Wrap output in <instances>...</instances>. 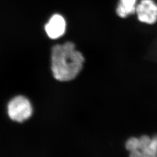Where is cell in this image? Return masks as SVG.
I'll use <instances>...</instances> for the list:
<instances>
[{
  "label": "cell",
  "instance_id": "3",
  "mask_svg": "<svg viewBox=\"0 0 157 157\" xmlns=\"http://www.w3.org/2000/svg\"><path fill=\"white\" fill-rule=\"evenodd\" d=\"M139 138V148L129 152V157H157V135L152 137L143 135Z\"/></svg>",
  "mask_w": 157,
  "mask_h": 157
},
{
  "label": "cell",
  "instance_id": "6",
  "mask_svg": "<svg viewBox=\"0 0 157 157\" xmlns=\"http://www.w3.org/2000/svg\"><path fill=\"white\" fill-rule=\"evenodd\" d=\"M137 0H119L116 9L117 14L121 18H125L136 13Z\"/></svg>",
  "mask_w": 157,
  "mask_h": 157
},
{
  "label": "cell",
  "instance_id": "1",
  "mask_svg": "<svg viewBox=\"0 0 157 157\" xmlns=\"http://www.w3.org/2000/svg\"><path fill=\"white\" fill-rule=\"evenodd\" d=\"M84 62L83 54L72 42L54 46L51 52V70L54 77L61 82L76 78L81 72Z\"/></svg>",
  "mask_w": 157,
  "mask_h": 157
},
{
  "label": "cell",
  "instance_id": "5",
  "mask_svg": "<svg viewBox=\"0 0 157 157\" xmlns=\"http://www.w3.org/2000/svg\"><path fill=\"white\" fill-rule=\"evenodd\" d=\"M67 23L63 17L59 14L54 15L45 26L48 36L52 39L59 38L65 33Z\"/></svg>",
  "mask_w": 157,
  "mask_h": 157
},
{
  "label": "cell",
  "instance_id": "2",
  "mask_svg": "<svg viewBox=\"0 0 157 157\" xmlns=\"http://www.w3.org/2000/svg\"><path fill=\"white\" fill-rule=\"evenodd\" d=\"M7 110L10 118L17 122H23L28 120L33 112L30 102L22 95L12 98L8 104Z\"/></svg>",
  "mask_w": 157,
  "mask_h": 157
},
{
  "label": "cell",
  "instance_id": "7",
  "mask_svg": "<svg viewBox=\"0 0 157 157\" xmlns=\"http://www.w3.org/2000/svg\"><path fill=\"white\" fill-rule=\"evenodd\" d=\"M124 146L129 152L137 150L139 147V138L136 137H130L126 141Z\"/></svg>",
  "mask_w": 157,
  "mask_h": 157
},
{
  "label": "cell",
  "instance_id": "4",
  "mask_svg": "<svg viewBox=\"0 0 157 157\" xmlns=\"http://www.w3.org/2000/svg\"><path fill=\"white\" fill-rule=\"evenodd\" d=\"M136 13L140 22L152 25L157 21V4L153 0H141Z\"/></svg>",
  "mask_w": 157,
  "mask_h": 157
}]
</instances>
